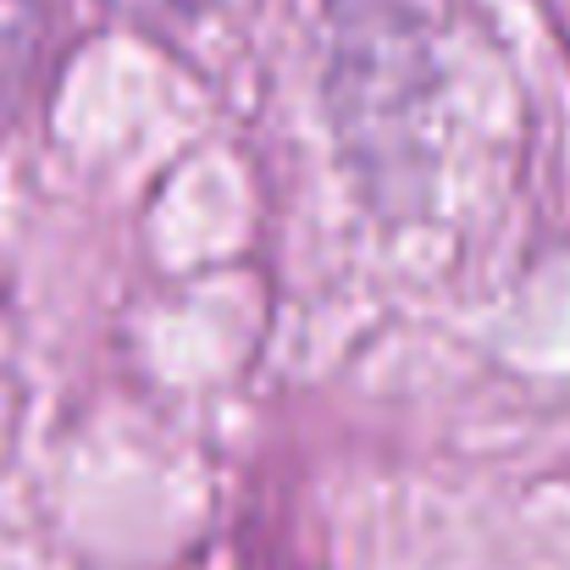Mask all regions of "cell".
<instances>
[{
	"mask_svg": "<svg viewBox=\"0 0 570 570\" xmlns=\"http://www.w3.org/2000/svg\"><path fill=\"white\" fill-rule=\"evenodd\" d=\"M39 50V0H0V106L17 95Z\"/></svg>",
	"mask_w": 570,
	"mask_h": 570,
	"instance_id": "1",
	"label": "cell"
},
{
	"mask_svg": "<svg viewBox=\"0 0 570 570\" xmlns=\"http://www.w3.org/2000/svg\"><path fill=\"white\" fill-rule=\"evenodd\" d=\"M111 11H122V17H139V22H173V17H194L199 11V0H111Z\"/></svg>",
	"mask_w": 570,
	"mask_h": 570,
	"instance_id": "2",
	"label": "cell"
}]
</instances>
